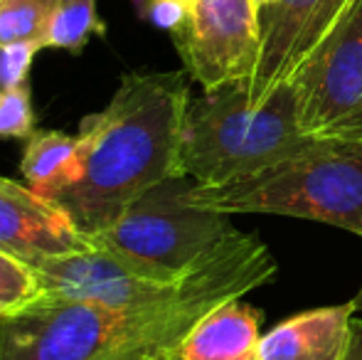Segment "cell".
Wrapping results in <instances>:
<instances>
[{"label":"cell","mask_w":362,"mask_h":360,"mask_svg":"<svg viewBox=\"0 0 362 360\" xmlns=\"http://www.w3.org/2000/svg\"><path fill=\"white\" fill-rule=\"evenodd\" d=\"M182 69L202 91L247 82L262 52L257 0H192L187 20L170 33Z\"/></svg>","instance_id":"ba28073f"},{"label":"cell","mask_w":362,"mask_h":360,"mask_svg":"<svg viewBox=\"0 0 362 360\" xmlns=\"http://www.w3.org/2000/svg\"><path fill=\"white\" fill-rule=\"evenodd\" d=\"M106 33L104 23L96 10V0H62L45 47L67 50L79 54L91 37H101Z\"/></svg>","instance_id":"9a60e30c"},{"label":"cell","mask_w":362,"mask_h":360,"mask_svg":"<svg viewBox=\"0 0 362 360\" xmlns=\"http://www.w3.org/2000/svg\"><path fill=\"white\" fill-rule=\"evenodd\" d=\"M239 298L219 303L177 346V360H257L264 313Z\"/></svg>","instance_id":"7c38bea8"},{"label":"cell","mask_w":362,"mask_h":360,"mask_svg":"<svg viewBox=\"0 0 362 360\" xmlns=\"http://www.w3.org/2000/svg\"><path fill=\"white\" fill-rule=\"evenodd\" d=\"M59 5L62 0H0V47L35 42L45 50Z\"/></svg>","instance_id":"5bb4252c"},{"label":"cell","mask_w":362,"mask_h":360,"mask_svg":"<svg viewBox=\"0 0 362 360\" xmlns=\"http://www.w3.org/2000/svg\"><path fill=\"white\" fill-rule=\"evenodd\" d=\"M192 0H136V13L141 20L168 33H175L187 20Z\"/></svg>","instance_id":"d6986e66"},{"label":"cell","mask_w":362,"mask_h":360,"mask_svg":"<svg viewBox=\"0 0 362 360\" xmlns=\"http://www.w3.org/2000/svg\"><path fill=\"white\" fill-rule=\"evenodd\" d=\"M298 129L293 82L267 101H249L247 84L229 82L190 96L182 124L180 166L200 185H224L310 149Z\"/></svg>","instance_id":"3957f363"},{"label":"cell","mask_w":362,"mask_h":360,"mask_svg":"<svg viewBox=\"0 0 362 360\" xmlns=\"http://www.w3.org/2000/svg\"><path fill=\"white\" fill-rule=\"evenodd\" d=\"M192 185L195 180L190 175L158 182L136 197L124 215L94 240L160 269L187 272L219 242L237 232L232 215L192 202Z\"/></svg>","instance_id":"5b68a950"},{"label":"cell","mask_w":362,"mask_h":360,"mask_svg":"<svg viewBox=\"0 0 362 360\" xmlns=\"http://www.w3.org/2000/svg\"><path fill=\"white\" fill-rule=\"evenodd\" d=\"M20 168L35 192L54 200L79 178V136L37 129L25 144Z\"/></svg>","instance_id":"4fadbf2b"},{"label":"cell","mask_w":362,"mask_h":360,"mask_svg":"<svg viewBox=\"0 0 362 360\" xmlns=\"http://www.w3.org/2000/svg\"><path fill=\"white\" fill-rule=\"evenodd\" d=\"M187 104L185 69L129 72L104 109L81 119L79 178L54 202L86 237L109 230L153 185L185 175L180 146Z\"/></svg>","instance_id":"7a4b0ae2"},{"label":"cell","mask_w":362,"mask_h":360,"mask_svg":"<svg viewBox=\"0 0 362 360\" xmlns=\"http://www.w3.org/2000/svg\"><path fill=\"white\" fill-rule=\"evenodd\" d=\"M192 202L227 215H284L362 237V144L315 141L310 149L224 185L190 190Z\"/></svg>","instance_id":"277c9868"},{"label":"cell","mask_w":362,"mask_h":360,"mask_svg":"<svg viewBox=\"0 0 362 360\" xmlns=\"http://www.w3.org/2000/svg\"><path fill=\"white\" fill-rule=\"evenodd\" d=\"M291 82L308 139L362 144V0L350 3Z\"/></svg>","instance_id":"8992f818"},{"label":"cell","mask_w":362,"mask_h":360,"mask_svg":"<svg viewBox=\"0 0 362 360\" xmlns=\"http://www.w3.org/2000/svg\"><path fill=\"white\" fill-rule=\"evenodd\" d=\"M42 298L35 267L0 252V318L15 316Z\"/></svg>","instance_id":"2e32d148"},{"label":"cell","mask_w":362,"mask_h":360,"mask_svg":"<svg viewBox=\"0 0 362 360\" xmlns=\"http://www.w3.org/2000/svg\"><path fill=\"white\" fill-rule=\"evenodd\" d=\"M91 242L74 220L30 185L0 175V252L28 265L81 250Z\"/></svg>","instance_id":"30bf717a"},{"label":"cell","mask_w":362,"mask_h":360,"mask_svg":"<svg viewBox=\"0 0 362 360\" xmlns=\"http://www.w3.org/2000/svg\"><path fill=\"white\" fill-rule=\"evenodd\" d=\"M40 50L42 47L35 42L3 45V47H0V89L28 84L30 67H33L35 54H37Z\"/></svg>","instance_id":"ac0fdd59"},{"label":"cell","mask_w":362,"mask_h":360,"mask_svg":"<svg viewBox=\"0 0 362 360\" xmlns=\"http://www.w3.org/2000/svg\"><path fill=\"white\" fill-rule=\"evenodd\" d=\"M355 301V306H358V313H362V286H360V291H358V296L353 298Z\"/></svg>","instance_id":"44dd1931"},{"label":"cell","mask_w":362,"mask_h":360,"mask_svg":"<svg viewBox=\"0 0 362 360\" xmlns=\"http://www.w3.org/2000/svg\"><path fill=\"white\" fill-rule=\"evenodd\" d=\"M42 298L84 301L111 308L144 306L175 291L190 272H168L94 240L81 250L33 265Z\"/></svg>","instance_id":"52a82bcc"},{"label":"cell","mask_w":362,"mask_h":360,"mask_svg":"<svg viewBox=\"0 0 362 360\" xmlns=\"http://www.w3.org/2000/svg\"><path fill=\"white\" fill-rule=\"evenodd\" d=\"M343 360H362V313H358L353 321V338Z\"/></svg>","instance_id":"ffe728a7"},{"label":"cell","mask_w":362,"mask_h":360,"mask_svg":"<svg viewBox=\"0 0 362 360\" xmlns=\"http://www.w3.org/2000/svg\"><path fill=\"white\" fill-rule=\"evenodd\" d=\"M37 131L30 82L0 89V139H30Z\"/></svg>","instance_id":"e0dca14e"},{"label":"cell","mask_w":362,"mask_h":360,"mask_svg":"<svg viewBox=\"0 0 362 360\" xmlns=\"http://www.w3.org/2000/svg\"><path fill=\"white\" fill-rule=\"evenodd\" d=\"M355 316V301L296 313L262 336L257 360H343Z\"/></svg>","instance_id":"8fae6325"},{"label":"cell","mask_w":362,"mask_h":360,"mask_svg":"<svg viewBox=\"0 0 362 360\" xmlns=\"http://www.w3.org/2000/svg\"><path fill=\"white\" fill-rule=\"evenodd\" d=\"M276 272L269 247L237 230L158 301L111 308L40 298L0 318V360H175L177 346L202 316L269 284Z\"/></svg>","instance_id":"6da1fadb"},{"label":"cell","mask_w":362,"mask_h":360,"mask_svg":"<svg viewBox=\"0 0 362 360\" xmlns=\"http://www.w3.org/2000/svg\"><path fill=\"white\" fill-rule=\"evenodd\" d=\"M259 3V8H262V5H269V3H276V0H257Z\"/></svg>","instance_id":"7402d4cb"},{"label":"cell","mask_w":362,"mask_h":360,"mask_svg":"<svg viewBox=\"0 0 362 360\" xmlns=\"http://www.w3.org/2000/svg\"><path fill=\"white\" fill-rule=\"evenodd\" d=\"M353 0H276L259 8L262 52L247 79L249 101L262 104L296 77Z\"/></svg>","instance_id":"9c48e42d"}]
</instances>
